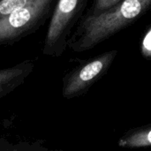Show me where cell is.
I'll list each match as a JSON object with an SVG mask.
<instances>
[{"label": "cell", "mask_w": 151, "mask_h": 151, "mask_svg": "<svg viewBox=\"0 0 151 151\" xmlns=\"http://www.w3.org/2000/svg\"><path fill=\"white\" fill-rule=\"evenodd\" d=\"M150 7L151 0H123L103 13H87L79 21L68 47L74 52L89 50L126 28Z\"/></svg>", "instance_id": "obj_1"}, {"label": "cell", "mask_w": 151, "mask_h": 151, "mask_svg": "<svg viewBox=\"0 0 151 151\" xmlns=\"http://www.w3.org/2000/svg\"><path fill=\"white\" fill-rule=\"evenodd\" d=\"M88 0H57L45 34L42 54L60 57L68 47L73 27L82 18Z\"/></svg>", "instance_id": "obj_2"}, {"label": "cell", "mask_w": 151, "mask_h": 151, "mask_svg": "<svg viewBox=\"0 0 151 151\" xmlns=\"http://www.w3.org/2000/svg\"><path fill=\"white\" fill-rule=\"evenodd\" d=\"M57 0H33L0 19V46L12 45L35 33L50 18Z\"/></svg>", "instance_id": "obj_3"}, {"label": "cell", "mask_w": 151, "mask_h": 151, "mask_svg": "<svg viewBox=\"0 0 151 151\" xmlns=\"http://www.w3.org/2000/svg\"><path fill=\"white\" fill-rule=\"evenodd\" d=\"M118 55L117 50L104 52L80 65L68 74L63 81L62 95L70 99L82 95L103 74H104Z\"/></svg>", "instance_id": "obj_4"}, {"label": "cell", "mask_w": 151, "mask_h": 151, "mask_svg": "<svg viewBox=\"0 0 151 151\" xmlns=\"http://www.w3.org/2000/svg\"><path fill=\"white\" fill-rule=\"evenodd\" d=\"M35 62L26 59L15 65L0 69V99L19 87L33 73Z\"/></svg>", "instance_id": "obj_5"}, {"label": "cell", "mask_w": 151, "mask_h": 151, "mask_svg": "<svg viewBox=\"0 0 151 151\" xmlns=\"http://www.w3.org/2000/svg\"><path fill=\"white\" fill-rule=\"evenodd\" d=\"M121 148H144L151 146V127L137 129L127 133L119 141Z\"/></svg>", "instance_id": "obj_6"}, {"label": "cell", "mask_w": 151, "mask_h": 151, "mask_svg": "<svg viewBox=\"0 0 151 151\" xmlns=\"http://www.w3.org/2000/svg\"><path fill=\"white\" fill-rule=\"evenodd\" d=\"M0 151H63L50 150L43 145V141L12 142L4 137L0 138Z\"/></svg>", "instance_id": "obj_7"}, {"label": "cell", "mask_w": 151, "mask_h": 151, "mask_svg": "<svg viewBox=\"0 0 151 151\" xmlns=\"http://www.w3.org/2000/svg\"><path fill=\"white\" fill-rule=\"evenodd\" d=\"M32 1L33 0H0V19Z\"/></svg>", "instance_id": "obj_8"}, {"label": "cell", "mask_w": 151, "mask_h": 151, "mask_svg": "<svg viewBox=\"0 0 151 151\" xmlns=\"http://www.w3.org/2000/svg\"><path fill=\"white\" fill-rule=\"evenodd\" d=\"M122 1L123 0H94L93 4L88 13L91 15H97L103 13L111 9Z\"/></svg>", "instance_id": "obj_9"}, {"label": "cell", "mask_w": 151, "mask_h": 151, "mask_svg": "<svg viewBox=\"0 0 151 151\" xmlns=\"http://www.w3.org/2000/svg\"><path fill=\"white\" fill-rule=\"evenodd\" d=\"M141 51L144 58H151V27L142 37L141 42Z\"/></svg>", "instance_id": "obj_10"}]
</instances>
